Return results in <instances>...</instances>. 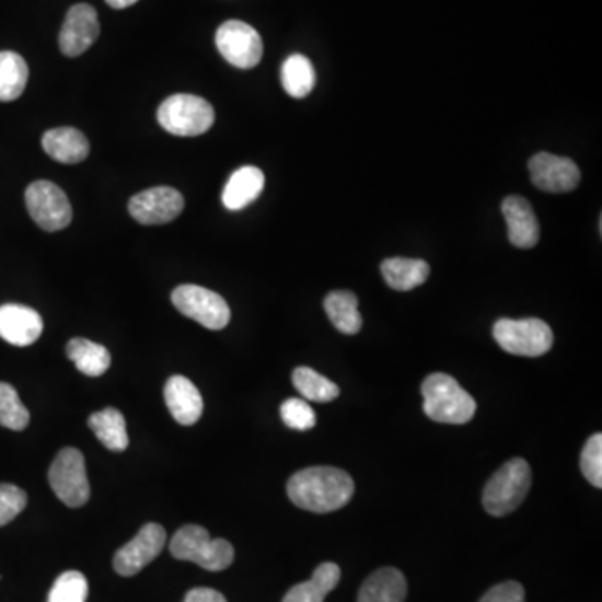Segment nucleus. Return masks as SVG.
Masks as SVG:
<instances>
[{"label": "nucleus", "mask_w": 602, "mask_h": 602, "mask_svg": "<svg viewBox=\"0 0 602 602\" xmlns=\"http://www.w3.org/2000/svg\"><path fill=\"white\" fill-rule=\"evenodd\" d=\"M288 497L300 509L328 514L350 502L355 482L348 472L337 467H309L291 475Z\"/></svg>", "instance_id": "f257e3e1"}, {"label": "nucleus", "mask_w": 602, "mask_h": 602, "mask_svg": "<svg viewBox=\"0 0 602 602\" xmlns=\"http://www.w3.org/2000/svg\"><path fill=\"white\" fill-rule=\"evenodd\" d=\"M424 410L439 424L464 426L474 418L477 404L468 392L462 389L454 377L432 373L421 383Z\"/></svg>", "instance_id": "f03ea898"}, {"label": "nucleus", "mask_w": 602, "mask_h": 602, "mask_svg": "<svg viewBox=\"0 0 602 602\" xmlns=\"http://www.w3.org/2000/svg\"><path fill=\"white\" fill-rule=\"evenodd\" d=\"M171 554L177 560L198 564L202 569L220 572L234 560V549L224 539H211L201 525H185L171 539Z\"/></svg>", "instance_id": "7ed1b4c3"}, {"label": "nucleus", "mask_w": 602, "mask_h": 602, "mask_svg": "<svg viewBox=\"0 0 602 602\" xmlns=\"http://www.w3.org/2000/svg\"><path fill=\"white\" fill-rule=\"evenodd\" d=\"M532 472L524 459L506 462L484 487V509L494 518L514 512L531 489Z\"/></svg>", "instance_id": "20e7f679"}, {"label": "nucleus", "mask_w": 602, "mask_h": 602, "mask_svg": "<svg viewBox=\"0 0 602 602\" xmlns=\"http://www.w3.org/2000/svg\"><path fill=\"white\" fill-rule=\"evenodd\" d=\"M164 131L183 138L205 135L215 125V109L208 101L193 94H174L158 109Z\"/></svg>", "instance_id": "39448f33"}, {"label": "nucleus", "mask_w": 602, "mask_h": 602, "mask_svg": "<svg viewBox=\"0 0 602 602\" xmlns=\"http://www.w3.org/2000/svg\"><path fill=\"white\" fill-rule=\"evenodd\" d=\"M493 334L503 351L518 357H542L554 344L553 329L539 319H502L494 325Z\"/></svg>", "instance_id": "423d86ee"}, {"label": "nucleus", "mask_w": 602, "mask_h": 602, "mask_svg": "<svg viewBox=\"0 0 602 602\" xmlns=\"http://www.w3.org/2000/svg\"><path fill=\"white\" fill-rule=\"evenodd\" d=\"M49 484L57 499L71 509L88 503L91 486L85 472L84 455L72 447L60 450L49 468Z\"/></svg>", "instance_id": "0eeeda50"}, {"label": "nucleus", "mask_w": 602, "mask_h": 602, "mask_svg": "<svg viewBox=\"0 0 602 602\" xmlns=\"http://www.w3.org/2000/svg\"><path fill=\"white\" fill-rule=\"evenodd\" d=\"M177 312L195 320L208 329H223L230 323L231 310L221 294L198 287V285H181L171 294Z\"/></svg>", "instance_id": "6e6552de"}, {"label": "nucleus", "mask_w": 602, "mask_h": 602, "mask_svg": "<svg viewBox=\"0 0 602 602\" xmlns=\"http://www.w3.org/2000/svg\"><path fill=\"white\" fill-rule=\"evenodd\" d=\"M28 215L44 231L65 230L72 221V206L59 186L50 181H36L25 189Z\"/></svg>", "instance_id": "1a4fd4ad"}, {"label": "nucleus", "mask_w": 602, "mask_h": 602, "mask_svg": "<svg viewBox=\"0 0 602 602\" xmlns=\"http://www.w3.org/2000/svg\"><path fill=\"white\" fill-rule=\"evenodd\" d=\"M217 47L234 68L253 69L263 57L258 31L241 21H227L217 31Z\"/></svg>", "instance_id": "9d476101"}, {"label": "nucleus", "mask_w": 602, "mask_h": 602, "mask_svg": "<svg viewBox=\"0 0 602 602\" xmlns=\"http://www.w3.org/2000/svg\"><path fill=\"white\" fill-rule=\"evenodd\" d=\"M166 544V531L160 524L149 522L131 542L120 547L114 556V570L125 578H132L153 563Z\"/></svg>", "instance_id": "9b49d317"}, {"label": "nucleus", "mask_w": 602, "mask_h": 602, "mask_svg": "<svg viewBox=\"0 0 602 602\" xmlns=\"http://www.w3.org/2000/svg\"><path fill=\"white\" fill-rule=\"evenodd\" d=\"M128 209L129 215L146 227L166 224L183 213L185 198L170 186H157L132 196Z\"/></svg>", "instance_id": "f8f14e48"}, {"label": "nucleus", "mask_w": 602, "mask_h": 602, "mask_svg": "<svg viewBox=\"0 0 602 602\" xmlns=\"http://www.w3.org/2000/svg\"><path fill=\"white\" fill-rule=\"evenodd\" d=\"M529 173L535 188L546 193H567L578 188L581 171L569 158L537 153L529 161Z\"/></svg>", "instance_id": "ddd939ff"}, {"label": "nucleus", "mask_w": 602, "mask_h": 602, "mask_svg": "<svg viewBox=\"0 0 602 602\" xmlns=\"http://www.w3.org/2000/svg\"><path fill=\"white\" fill-rule=\"evenodd\" d=\"M100 18L96 9L89 4H78L69 9L65 24L60 28L59 47L68 57H78L100 37Z\"/></svg>", "instance_id": "4468645a"}, {"label": "nucleus", "mask_w": 602, "mask_h": 602, "mask_svg": "<svg viewBox=\"0 0 602 602\" xmlns=\"http://www.w3.org/2000/svg\"><path fill=\"white\" fill-rule=\"evenodd\" d=\"M43 316L24 305L0 306V338L14 347H28L43 335Z\"/></svg>", "instance_id": "2eb2a0df"}, {"label": "nucleus", "mask_w": 602, "mask_h": 602, "mask_svg": "<svg viewBox=\"0 0 602 602\" xmlns=\"http://www.w3.org/2000/svg\"><path fill=\"white\" fill-rule=\"evenodd\" d=\"M502 213L510 243L522 250L534 248L541 238V228L531 202L522 196H507L502 202Z\"/></svg>", "instance_id": "dca6fc26"}, {"label": "nucleus", "mask_w": 602, "mask_h": 602, "mask_svg": "<svg viewBox=\"0 0 602 602\" xmlns=\"http://www.w3.org/2000/svg\"><path fill=\"white\" fill-rule=\"evenodd\" d=\"M164 401L174 420L181 426H195L202 414V397L192 380L173 375L164 385Z\"/></svg>", "instance_id": "f3484780"}, {"label": "nucleus", "mask_w": 602, "mask_h": 602, "mask_svg": "<svg viewBox=\"0 0 602 602\" xmlns=\"http://www.w3.org/2000/svg\"><path fill=\"white\" fill-rule=\"evenodd\" d=\"M265 188V174L259 167L243 166L234 171L224 186L221 201L230 211H240L252 205Z\"/></svg>", "instance_id": "a211bd4d"}, {"label": "nucleus", "mask_w": 602, "mask_h": 602, "mask_svg": "<svg viewBox=\"0 0 602 602\" xmlns=\"http://www.w3.org/2000/svg\"><path fill=\"white\" fill-rule=\"evenodd\" d=\"M43 148L57 163L78 164L89 157V141L79 129L56 128L44 132Z\"/></svg>", "instance_id": "6ab92c4d"}, {"label": "nucleus", "mask_w": 602, "mask_h": 602, "mask_svg": "<svg viewBox=\"0 0 602 602\" xmlns=\"http://www.w3.org/2000/svg\"><path fill=\"white\" fill-rule=\"evenodd\" d=\"M407 579L395 567L375 570L358 592V602H405Z\"/></svg>", "instance_id": "aec40b11"}, {"label": "nucleus", "mask_w": 602, "mask_h": 602, "mask_svg": "<svg viewBox=\"0 0 602 602\" xmlns=\"http://www.w3.org/2000/svg\"><path fill=\"white\" fill-rule=\"evenodd\" d=\"M341 579L340 567L335 563H323L316 567L312 579L293 586L283 602H323L329 592L337 588Z\"/></svg>", "instance_id": "412c9836"}, {"label": "nucleus", "mask_w": 602, "mask_h": 602, "mask_svg": "<svg viewBox=\"0 0 602 602\" xmlns=\"http://www.w3.org/2000/svg\"><path fill=\"white\" fill-rule=\"evenodd\" d=\"M383 278L395 291H410L426 283L430 275L429 263L415 258H389L380 266Z\"/></svg>", "instance_id": "4be33fe9"}, {"label": "nucleus", "mask_w": 602, "mask_h": 602, "mask_svg": "<svg viewBox=\"0 0 602 602\" xmlns=\"http://www.w3.org/2000/svg\"><path fill=\"white\" fill-rule=\"evenodd\" d=\"M89 429L101 440L111 452H125L129 445L128 429L125 415L117 408L107 407L91 415L88 420Z\"/></svg>", "instance_id": "5701e85b"}, {"label": "nucleus", "mask_w": 602, "mask_h": 602, "mask_svg": "<svg viewBox=\"0 0 602 602\" xmlns=\"http://www.w3.org/2000/svg\"><path fill=\"white\" fill-rule=\"evenodd\" d=\"M325 312L329 322L344 335H357L363 325L358 312V298L351 291H332L325 298Z\"/></svg>", "instance_id": "b1692460"}, {"label": "nucleus", "mask_w": 602, "mask_h": 602, "mask_svg": "<svg viewBox=\"0 0 602 602\" xmlns=\"http://www.w3.org/2000/svg\"><path fill=\"white\" fill-rule=\"evenodd\" d=\"M66 354L69 360L74 361L76 369L88 377H101L111 367V354L107 348L88 338H72Z\"/></svg>", "instance_id": "393cba45"}, {"label": "nucleus", "mask_w": 602, "mask_h": 602, "mask_svg": "<svg viewBox=\"0 0 602 602\" xmlns=\"http://www.w3.org/2000/svg\"><path fill=\"white\" fill-rule=\"evenodd\" d=\"M281 84L285 93L294 100H303L312 93L316 84L315 69L309 57L293 54L281 66Z\"/></svg>", "instance_id": "a878e982"}, {"label": "nucleus", "mask_w": 602, "mask_h": 602, "mask_svg": "<svg viewBox=\"0 0 602 602\" xmlns=\"http://www.w3.org/2000/svg\"><path fill=\"white\" fill-rule=\"evenodd\" d=\"M28 81V68L24 57L12 50L0 53V101L12 103L25 91Z\"/></svg>", "instance_id": "bb28decb"}, {"label": "nucleus", "mask_w": 602, "mask_h": 602, "mask_svg": "<svg viewBox=\"0 0 602 602\" xmlns=\"http://www.w3.org/2000/svg\"><path fill=\"white\" fill-rule=\"evenodd\" d=\"M291 380H293L294 389L300 392L303 401L326 404V402L335 401L340 395L337 383L320 375L319 372L309 369V367H298Z\"/></svg>", "instance_id": "cd10ccee"}, {"label": "nucleus", "mask_w": 602, "mask_h": 602, "mask_svg": "<svg viewBox=\"0 0 602 602\" xmlns=\"http://www.w3.org/2000/svg\"><path fill=\"white\" fill-rule=\"evenodd\" d=\"M31 421L25 405L19 397L18 390L11 383L0 382V426L21 432Z\"/></svg>", "instance_id": "c85d7f7f"}, {"label": "nucleus", "mask_w": 602, "mask_h": 602, "mask_svg": "<svg viewBox=\"0 0 602 602\" xmlns=\"http://www.w3.org/2000/svg\"><path fill=\"white\" fill-rule=\"evenodd\" d=\"M88 592L85 576L79 570H68L54 582L47 602H85Z\"/></svg>", "instance_id": "c756f323"}, {"label": "nucleus", "mask_w": 602, "mask_h": 602, "mask_svg": "<svg viewBox=\"0 0 602 602\" xmlns=\"http://www.w3.org/2000/svg\"><path fill=\"white\" fill-rule=\"evenodd\" d=\"M281 420L288 429L310 430L316 426V414L303 398H288L280 407Z\"/></svg>", "instance_id": "7c9ffc66"}, {"label": "nucleus", "mask_w": 602, "mask_h": 602, "mask_svg": "<svg viewBox=\"0 0 602 602\" xmlns=\"http://www.w3.org/2000/svg\"><path fill=\"white\" fill-rule=\"evenodd\" d=\"M581 471L592 486L602 487V436L595 433L586 442L581 452Z\"/></svg>", "instance_id": "2f4dec72"}, {"label": "nucleus", "mask_w": 602, "mask_h": 602, "mask_svg": "<svg viewBox=\"0 0 602 602\" xmlns=\"http://www.w3.org/2000/svg\"><path fill=\"white\" fill-rule=\"evenodd\" d=\"M27 506V494L14 484H0V528L14 521Z\"/></svg>", "instance_id": "473e14b6"}, {"label": "nucleus", "mask_w": 602, "mask_h": 602, "mask_svg": "<svg viewBox=\"0 0 602 602\" xmlns=\"http://www.w3.org/2000/svg\"><path fill=\"white\" fill-rule=\"evenodd\" d=\"M478 602H525V591L519 582L507 581L494 586Z\"/></svg>", "instance_id": "72a5a7b5"}, {"label": "nucleus", "mask_w": 602, "mask_h": 602, "mask_svg": "<svg viewBox=\"0 0 602 602\" xmlns=\"http://www.w3.org/2000/svg\"><path fill=\"white\" fill-rule=\"evenodd\" d=\"M183 602H228L221 592L209 588H196L186 594Z\"/></svg>", "instance_id": "f704fd0d"}, {"label": "nucleus", "mask_w": 602, "mask_h": 602, "mask_svg": "<svg viewBox=\"0 0 602 602\" xmlns=\"http://www.w3.org/2000/svg\"><path fill=\"white\" fill-rule=\"evenodd\" d=\"M106 2L113 9H126L135 5L138 0H106Z\"/></svg>", "instance_id": "c9c22d12"}]
</instances>
